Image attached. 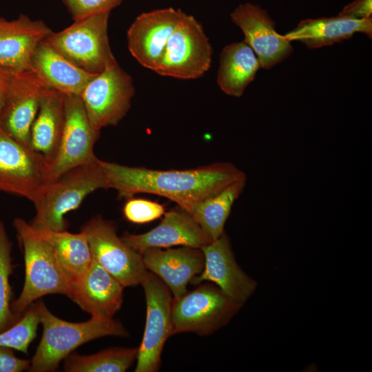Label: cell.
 <instances>
[{
    "label": "cell",
    "instance_id": "obj_1",
    "mask_svg": "<svg viewBox=\"0 0 372 372\" xmlns=\"http://www.w3.org/2000/svg\"><path fill=\"white\" fill-rule=\"evenodd\" d=\"M101 167L119 198L140 193L168 198L187 211L197 202L222 190L246 174L231 163H216L195 169L156 170L100 160Z\"/></svg>",
    "mask_w": 372,
    "mask_h": 372
},
{
    "label": "cell",
    "instance_id": "obj_2",
    "mask_svg": "<svg viewBox=\"0 0 372 372\" xmlns=\"http://www.w3.org/2000/svg\"><path fill=\"white\" fill-rule=\"evenodd\" d=\"M110 188L100 159L74 167L48 182L33 202L35 216L30 225L36 231H65V216L77 209L91 193Z\"/></svg>",
    "mask_w": 372,
    "mask_h": 372
},
{
    "label": "cell",
    "instance_id": "obj_3",
    "mask_svg": "<svg viewBox=\"0 0 372 372\" xmlns=\"http://www.w3.org/2000/svg\"><path fill=\"white\" fill-rule=\"evenodd\" d=\"M43 335L30 361L32 372L53 371L59 363L79 346L105 336L126 337L128 332L113 318L94 317L82 322H70L57 318L38 302Z\"/></svg>",
    "mask_w": 372,
    "mask_h": 372
},
{
    "label": "cell",
    "instance_id": "obj_4",
    "mask_svg": "<svg viewBox=\"0 0 372 372\" xmlns=\"http://www.w3.org/2000/svg\"><path fill=\"white\" fill-rule=\"evenodd\" d=\"M25 261V281L21 294L12 303V312L21 317L34 301L48 294L69 296L72 282L59 262L51 245L20 218L13 220Z\"/></svg>",
    "mask_w": 372,
    "mask_h": 372
},
{
    "label": "cell",
    "instance_id": "obj_5",
    "mask_svg": "<svg viewBox=\"0 0 372 372\" xmlns=\"http://www.w3.org/2000/svg\"><path fill=\"white\" fill-rule=\"evenodd\" d=\"M110 13L101 12L74 21L61 31H52L43 42L81 69L99 74L116 61L108 37Z\"/></svg>",
    "mask_w": 372,
    "mask_h": 372
},
{
    "label": "cell",
    "instance_id": "obj_6",
    "mask_svg": "<svg viewBox=\"0 0 372 372\" xmlns=\"http://www.w3.org/2000/svg\"><path fill=\"white\" fill-rule=\"evenodd\" d=\"M242 306L216 285H201L178 298H173L172 333L191 332L209 335L226 325Z\"/></svg>",
    "mask_w": 372,
    "mask_h": 372
},
{
    "label": "cell",
    "instance_id": "obj_7",
    "mask_svg": "<svg viewBox=\"0 0 372 372\" xmlns=\"http://www.w3.org/2000/svg\"><path fill=\"white\" fill-rule=\"evenodd\" d=\"M212 47L201 23L185 13L166 44L154 72L179 79H196L210 68Z\"/></svg>",
    "mask_w": 372,
    "mask_h": 372
},
{
    "label": "cell",
    "instance_id": "obj_8",
    "mask_svg": "<svg viewBox=\"0 0 372 372\" xmlns=\"http://www.w3.org/2000/svg\"><path fill=\"white\" fill-rule=\"evenodd\" d=\"M81 231L87 238L94 261L124 287L141 285L149 271L141 255L117 236L112 223L98 215Z\"/></svg>",
    "mask_w": 372,
    "mask_h": 372
},
{
    "label": "cell",
    "instance_id": "obj_9",
    "mask_svg": "<svg viewBox=\"0 0 372 372\" xmlns=\"http://www.w3.org/2000/svg\"><path fill=\"white\" fill-rule=\"evenodd\" d=\"M134 92L132 76L115 61L96 74L80 97L90 123L101 131L126 116Z\"/></svg>",
    "mask_w": 372,
    "mask_h": 372
},
{
    "label": "cell",
    "instance_id": "obj_10",
    "mask_svg": "<svg viewBox=\"0 0 372 372\" xmlns=\"http://www.w3.org/2000/svg\"><path fill=\"white\" fill-rule=\"evenodd\" d=\"M48 182L49 164L45 158L0 126V192L33 203Z\"/></svg>",
    "mask_w": 372,
    "mask_h": 372
},
{
    "label": "cell",
    "instance_id": "obj_11",
    "mask_svg": "<svg viewBox=\"0 0 372 372\" xmlns=\"http://www.w3.org/2000/svg\"><path fill=\"white\" fill-rule=\"evenodd\" d=\"M146 300V321L138 348L135 372H155L161 366V353L173 335L171 320L173 297L167 285L149 271L141 283Z\"/></svg>",
    "mask_w": 372,
    "mask_h": 372
},
{
    "label": "cell",
    "instance_id": "obj_12",
    "mask_svg": "<svg viewBox=\"0 0 372 372\" xmlns=\"http://www.w3.org/2000/svg\"><path fill=\"white\" fill-rule=\"evenodd\" d=\"M51 87L32 69L12 71L0 126L10 137L30 147V132L41 101Z\"/></svg>",
    "mask_w": 372,
    "mask_h": 372
},
{
    "label": "cell",
    "instance_id": "obj_13",
    "mask_svg": "<svg viewBox=\"0 0 372 372\" xmlns=\"http://www.w3.org/2000/svg\"><path fill=\"white\" fill-rule=\"evenodd\" d=\"M100 130L90 123L79 96L66 95L65 121L60 144L49 168V182L97 158L94 147Z\"/></svg>",
    "mask_w": 372,
    "mask_h": 372
},
{
    "label": "cell",
    "instance_id": "obj_14",
    "mask_svg": "<svg viewBox=\"0 0 372 372\" xmlns=\"http://www.w3.org/2000/svg\"><path fill=\"white\" fill-rule=\"evenodd\" d=\"M185 12L169 7L138 15L127 32L132 56L144 68L155 71L167 41Z\"/></svg>",
    "mask_w": 372,
    "mask_h": 372
},
{
    "label": "cell",
    "instance_id": "obj_15",
    "mask_svg": "<svg viewBox=\"0 0 372 372\" xmlns=\"http://www.w3.org/2000/svg\"><path fill=\"white\" fill-rule=\"evenodd\" d=\"M230 17L244 33V41L256 54L261 68L270 69L292 53L291 42L276 32L275 22L258 5L240 4Z\"/></svg>",
    "mask_w": 372,
    "mask_h": 372
},
{
    "label": "cell",
    "instance_id": "obj_16",
    "mask_svg": "<svg viewBox=\"0 0 372 372\" xmlns=\"http://www.w3.org/2000/svg\"><path fill=\"white\" fill-rule=\"evenodd\" d=\"M200 249L205 258L204 268L190 283L196 285L211 282L227 296L243 304L254 293L257 283L237 264L227 235L224 232Z\"/></svg>",
    "mask_w": 372,
    "mask_h": 372
},
{
    "label": "cell",
    "instance_id": "obj_17",
    "mask_svg": "<svg viewBox=\"0 0 372 372\" xmlns=\"http://www.w3.org/2000/svg\"><path fill=\"white\" fill-rule=\"evenodd\" d=\"M121 238L140 254L151 248L185 246L200 249L213 241L192 216L178 206L165 213L158 225L150 231L141 234L125 232Z\"/></svg>",
    "mask_w": 372,
    "mask_h": 372
},
{
    "label": "cell",
    "instance_id": "obj_18",
    "mask_svg": "<svg viewBox=\"0 0 372 372\" xmlns=\"http://www.w3.org/2000/svg\"><path fill=\"white\" fill-rule=\"evenodd\" d=\"M141 255L146 269L167 285L174 298L185 293L187 285L204 268V255L198 248H151Z\"/></svg>",
    "mask_w": 372,
    "mask_h": 372
},
{
    "label": "cell",
    "instance_id": "obj_19",
    "mask_svg": "<svg viewBox=\"0 0 372 372\" xmlns=\"http://www.w3.org/2000/svg\"><path fill=\"white\" fill-rule=\"evenodd\" d=\"M52 32L43 21L25 14L11 21L0 17V67L12 71L32 69L35 50Z\"/></svg>",
    "mask_w": 372,
    "mask_h": 372
},
{
    "label": "cell",
    "instance_id": "obj_20",
    "mask_svg": "<svg viewBox=\"0 0 372 372\" xmlns=\"http://www.w3.org/2000/svg\"><path fill=\"white\" fill-rule=\"evenodd\" d=\"M124 288L92 260L84 276L72 284L68 297L92 316L110 319L121 307Z\"/></svg>",
    "mask_w": 372,
    "mask_h": 372
},
{
    "label": "cell",
    "instance_id": "obj_21",
    "mask_svg": "<svg viewBox=\"0 0 372 372\" xmlns=\"http://www.w3.org/2000/svg\"><path fill=\"white\" fill-rule=\"evenodd\" d=\"M356 32L371 38L372 18L358 19L339 14L337 17L307 19L284 36L290 42L298 41L314 49L342 42Z\"/></svg>",
    "mask_w": 372,
    "mask_h": 372
},
{
    "label": "cell",
    "instance_id": "obj_22",
    "mask_svg": "<svg viewBox=\"0 0 372 372\" xmlns=\"http://www.w3.org/2000/svg\"><path fill=\"white\" fill-rule=\"evenodd\" d=\"M66 95L54 88L43 95L30 132V147L49 164L54 158L65 121Z\"/></svg>",
    "mask_w": 372,
    "mask_h": 372
},
{
    "label": "cell",
    "instance_id": "obj_23",
    "mask_svg": "<svg viewBox=\"0 0 372 372\" xmlns=\"http://www.w3.org/2000/svg\"><path fill=\"white\" fill-rule=\"evenodd\" d=\"M31 68L48 85L65 95L80 96L98 74L81 69L43 41L34 52Z\"/></svg>",
    "mask_w": 372,
    "mask_h": 372
},
{
    "label": "cell",
    "instance_id": "obj_24",
    "mask_svg": "<svg viewBox=\"0 0 372 372\" xmlns=\"http://www.w3.org/2000/svg\"><path fill=\"white\" fill-rule=\"evenodd\" d=\"M260 68L256 54L244 41L229 44L220 54L218 85L226 94L240 97Z\"/></svg>",
    "mask_w": 372,
    "mask_h": 372
},
{
    "label": "cell",
    "instance_id": "obj_25",
    "mask_svg": "<svg viewBox=\"0 0 372 372\" xmlns=\"http://www.w3.org/2000/svg\"><path fill=\"white\" fill-rule=\"evenodd\" d=\"M247 176L194 204L187 211L214 241L224 234L225 223L234 202L244 190Z\"/></svg>",
    "mask_w": 372,
    "mask_h": 372
},
{
    "label": "cell",
    "instance_id": "obj_26",
    "mask_svg": "<svg viewBox=\"0 0 372 372\" xmlns=\"http://www.w3.org/2000/svg\"><path fill=\"white\" fill-rule=\"evenodd\" d=\"M36 231L51 245L59 262L72 284L79 281L92 262L85 234L82 231L72 234L66 230Z\"/></svg>",
    "mask_w": 372,
    "mask_h": 372
},
{
    "label": "cell",
    "instance_id": "obj_27",
    "mask_svg": "<svg viewBox=\"0 0 372 372\" xmlns=\"http://www.w3.org/2000/svg\"><path fill=\"white\" fill-rule=\"evenodd\" d=\"M138 348H114L90 355L70 353L65 358L68 372H125L134 362Z\"/></svg>",
    "mask_w": 372,
    "mask_h": 372
},
{
    "label": "cell",
    "instance_id": "obj_28",
    "mask_svg": "<svg viewBox=\"0 0 372 372\" xmlns=\"http://www.w3.org/2000/svg\"><path fill=\"white\" fill-rule=\"evenodd\" d=\"M11 251L12 242L3 223L0 221V333L20 319L11 309L12 288L9 282L13 270Z\"/></svg>",
    "mask_w": 372,
    "mask_h": 372
},
{
    "label": "cell",
    "instance_id": "obj_29",
    "mask_svg": "<svg viewBox=\"0 0 372 372\" xmlns=\"http://www.w3.org/2000/svg\"><path fill=\"white\" fill-rule=\"evenodd\" d=\"M40 323L38 302L32 304L10 328L0 333V345L28 353L30 344L37 335Z\"/></svg>",
    "mask_w": 372,
    "mask_h": 372
},
{
    "label": "cell",
    "instance_id": "obj_30",
    "mask_svg": "<svg viewBox=\"0 0 372 372\" xmlns=\"http://www.w3.org/2000/svg\"><path fill=\"white\" fill-rule=\"evenodd\" d=\"M123 213L127 220L133 223L143 224L161 218L165 212L164 206L158 203L131 198L125 203Z\"/></svg>",
    "mask_w": 372,
    "mask_h": 372
},
{
    "label": "cell",
    "instance_id": "obj_31",
    "mask_svg": "<svg viewBox=\"0 0 372 372\" xmlns=\"http://www.w3.org/2000/svg\"><path fill=\"white\" fill-rule=\"evenodd\" d=\"M123 0H63L74 21L110 12Z\"/></svg>",
    "mask_w": 372,
    "mask_h": 372
},
{
    "label": "cell",
    "instance_id": "obj_32",
    "mask_svg": "<svg viewBox=\"0 0 372 372\" xmlns=\"http://www.w3.org/2000/svg\"><path fill=\"white\" fill-rule=\"evenodd\" d=\"M13 350L0 345V372H21L30 369V361L17 358Z\"/></svg>",
    "mask_w": 372,
    "mask_h": 372
},
{
    "label": "cell",
    "instance_id": "obj_33",
    "mask_svg": "<svg viewBox=\"0 0 372 372\" xmlns=\"http://www.w3.org/2000/svg\"><path fill=\"white\" fill-rule=\"evenodd\" d=\"M372 0H355L347 5L340 14L351 16L358 19L371 18Z\"/></svg>",
    "mask_w": 372,
    "mask_h": 372
},
{
    "label": "cell",
    "instance_id": "obj_34",
    "mask_svg": "<svg viewBox=\"0 0 372 372\" xmlns=\"http://www.w3.org/2000/svg\"><path fill=\"white\" fill-rule=\"evenodd\" d=\"M11 70L0 67V116L3 107Z\"/></svg>",
    "mask_w": 372,
    "mask_h": 372
}]
</instances>
